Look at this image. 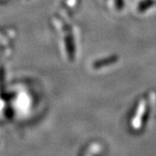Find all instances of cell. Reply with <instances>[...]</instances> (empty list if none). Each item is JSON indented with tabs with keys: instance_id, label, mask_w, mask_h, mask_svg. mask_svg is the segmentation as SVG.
<instances>
[{
	"instance_id": "obj_1",
	"label": "cell",
	"mask_w": 156,
	"mask_h": 156,
	"mask_svg": "<svg viewBox=\"0 0 156 156\" xmlns=\"http://www.w3.org/2000/svg\"><path fill=\"white\" fill-rule=\"evenodd\" d=\"M103 147L99 142H91L84 148L79 156H102Z\"/></svg>"
}]
</instances>
